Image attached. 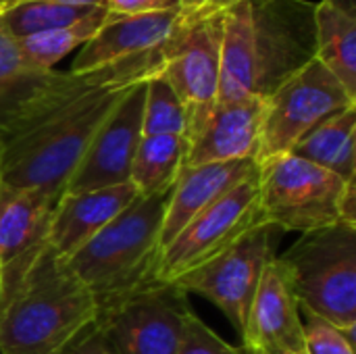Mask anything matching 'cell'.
<instances>
[{
    "instance_id": "1",
    "label": "cell",
    "mask_w": 356,
    "mask_h": 354,
    "mask_svg": "<svg viewBox=\"0 0 356 354\" xmlns=\"http://www.w3.org/2000/svg\"><path fill=\"white\" fill-rule=\"evenodd\" d=\"M161 71L163 50L86 75L56 71L19 119L0 134V179L60 198L92 138L123 96Z\"/></svg>"
},
{
    "instance_id": "2",
    "label": "cell",
    "mask_w": 356,
    "mask_h": 354,
    "mask_svg": "<svg viewBox=\"0 0 356 354\" xmlns=\"http://www.w3.org/2000/svg\"><path fill=\"white\" fill-rule=\"evenodd\" d=\"M94 319V294L46 246L0 298V354H63Z\"/></svg>"
},
{
    "instance_id": "3",
    "label": "cell",
    "mask_w": 356,
    "mask_h": 354,
    "mask_svg": "<svg viewBox=\"0 0 356 354\" xmlns=\"http://www.w3.org/2000/svg\"><path fill=\"white\" fill-rule=\"evenodd\" d=\"M169 194L138 196L71 259L69 269L96 300L154 280L159 238Z\"/></svg>"
},
{
    "instance_id": "4",
    "label": "cell",
    "mask_w": 356,
    "mask_h": 354,
    "mask_svg": "<svg viewBox=\"0 0 356 354\" xmlns=\"http://www.w3.org/2000/svg\"><path fill=\"white\" fill-rule=\"evenodd\" d=\"M275 259L300 309L355 334L356 227L336 223L307 232Z\"/></svg>"
},
{
    "instance_id": "5",
    "label": "cell",
    "mask_w": 356,
    "mask_h": 354,
    "mask_svg": "<svg viewBox=\"0 0 356 354\" xmlns=\"http://www.w3.org/2000/svg\"><path fill=\"white\" fill-rule=\"evenodd\" d=\"M192 315L184 290L148 280L96 300L92 325L115 354H175Z\"/></svg>"
},
{
    "instance_id": "6",
    "label": "cell",
    "mask_w": 356,
    "mask_h": 354,
    "mask_svg": "<svg viewBox=\"0 0 356 354\" xmlns=\"http://www.w3.org/2000/svg\"><path fill=\"white\" fill-rule=\"evenodd\" d=\"M348 182L292 152L263 159L257 163L261 221L300 234L336 225Z\"/></svg>"
},
{
    "instance_id": "7",
    "label": "cell",
    "mask_w": 356,
    "mask_h": 354,
    "mask_svg": "<svg viewBox=\"0 0 356 354\" xmlns=\"http://www.w3.org/2000/svg\"><path fill=\"white\" fill-rule=\"evenodd\" d=\"M223 6H184L163 46V77L186 108V138L209 119L219 98V48Z\"/></svg>"
},
{
    "instance_id": "8",
    "label": "cell",
    "mask_w": 356,
    "mask_h": 354,
    "mask_svg": "<svg viewBox=\"0 0 356 354\" xmlns=\"http://www.w3.org/2000/svg\"><path fill=\"white\" fill-rule=\"evenodd\" d=\"M355 104L356 98L313 58L265 98L257 163L292 152L311 129Z\"/></svg>"
},
{
    "instance_id": "9",
    "label": "cell",
    "mask_w": 356,
    "mask_h": 354,
    "mask_svg": "<svg viewBox=\"0 0 356 354\" xmlns=\"http://www.w3.org/2000/svg\"><path fill=\"white\" fill-rule=\"evenodd\" d=\"M259 223L263 221L259 215V184L254 171L188 223L159 252L154 280L173 284L227 250Z\"/></svg>"
},
{
    "instance_id": "10",
    "label": "cell",
    "mask_w": 356,
    "mask_h": 354,
    "mask_svg": "<svg viewBox=\"0 0 356 354\" xmlns=\"http://www.w3.org/2000/svg\"><path fill=\"white\" fill-rule=\"evenodd\" d=\"M273 230L267 223L254 225L227 250L173 284L186 294H198L213 303L242 336L263 269L275 257Z\"/></svg>"
},
{
    "instance_id": "11",
    "label": "cell",
    "mask_w": 356,
    "mask_h": 354,
    "mask_svg": "<svg viewBox=\"0 0 356 354\" xmlns=\"http://www.w3.org/2000/svg\"><path fill=\"white\" fill-rule=\"evenodd\" d=\"M259 96L267 98L282 81L315 58V2L250 0Z\"/></svg>"
},
{
    "instance_id": "12",
    "label": "cell",
    "mask_w": 356,
    "mask_h": 354,
    "mask_svg": "<svg viewBox=\"0 0 356 354\" xmlns=\"http://www.w3.org/2000/svg\"><path fill=\"white\" fill-rule=\"evenodd\" d=\"M144 90L146 81L134 86L123 96V100L92 138L63 194L90 192L129 182L131 163L142 140Z\"/></svg>"
},
{
    "instance_id": "13",
    "label": "cell",
    "mask_w": 356,
    "mask_h": 354,
    "mask_svg": "<svg viewBox=\"0 0 356 354\" xmlns=\"http://www.w3.org/2000/svg\"><path fill=\"white\" fill-rule=\"evenodd\" d=\"M58 198L40 188L0 179V298L48 246V225Z\"/></svg>"
},
{
    "instance_id": "14",
    "label": "cell",
    "mask_w": 356,
    "mask_h": 354,
    "mask_svg": "<svg viewBox=\"0 0 356 354\" xmlns=\"http://www.w3.org/2000/svg\"><path fill=\"white\" fill-rule=\"evenodd\" d=\"M181 15L184 6L167 13L134 17H117L108 13V19L100 31L79 48L69 71L75 75H86L111 65L159 54L175 31Z\"/></svg>"
},
{
    "instance_id": "15",
    "label": "cell",
    "mask_w": 356,
    "mask_h": 354,
    "mask_svg": "<svg viewBox=\"0 0 356 354\" xmlns=\"http://www.w3.org/2000/svg\"><path fill=\"white\" fill-rule=\"evenodd\" d=\"M242 340V346L246 348H284L305 354L300 305L275 257L263 269L257 294L246 317Z\"/></svg>"
},
{
    "instance_id": "16",
    "label": "cell",
    "mask_w": 356,
    "mask_h": 354,
    "mask_svg": "<svg viewBox=\"0 0 356 354\" xmlns=\"http://www.w3.org/2000/svg\"><path fill=\"white\" fill-rule=\"evenodd\" d=\"M138 196L131 182L90 192L60 194L48 225V246L63 261L71 259Z\"/></svg>"
},
{
    "instance_id": "17",
    "label": "cell",
    "mask_w": 356,
    "mask_h": 354,
    "mask_svg": "<svg viewBox=\"0 0 356 354\" xmlns=\"http://www.w3.org/2000/svg\"><path fill=\"white\" fill-rule=\"evenodd\" d=\"M263 106V98L217 104L202 127L186 138L188 152L184 167L246 159L257 161Z\"/></svg>"
},
{
    "instance_id": "18",
    "label": "cell",
    "mask_w": 356,
    "mask_h": 354,
    "mask_svg": "<svg viewBox=\"0 0 356 354\" xmlns=\"http://www.w3.org/2000/svg\"><path fill=\"white\" fill-rule=\"evenodd\" d=\"M254 171L257 161L252 159L184 167L167 198L159 248L163 250L188 223Z\"/></svg>"
},
{
    "instance_id": "19",
    "label": "cell",
    "mask_w": 356,
    "mask_h": 354,
    "mask_svg": "<svg viewBox=\"0 0 356 354\" xmlns=\"http://www.w3.org/2000/svg\"><path fill=\"white\" fill-rule=\"evenodd\" d=\"M250 98H261L252 10H250V0H232L221 8L217 104L242 102Z\"/></svg>"
},
{
    "instance_id": "20",
    "label": "cell",
    "mask_w": 356,
    "mask_h": 354,
    "mask_svg": "<svg viewBox=\"0 0 356 354\" xmlns=\"http://www.w3.org/2000/svg\"><path fill=\"white\" fill-rule=\"evenodd\" d=\"M292 154L323 167L346 182L356 179V104L311 129L294 146Z\"/></svg>"
},
{
    "instance_id": "21",
    "label": "cell",
    "mask_w": 356,
    "mask_h": 354,
    "mask_svg": "<svg viewBox=\"0 0 356 354\" xmlns=\"http://www.w3.org/2000/svg\"><path fill=\"white\" fill-rule=\"evenodd\" d=\"M315 58L356 98V17L327 2L315 4Z\"/></svg>"
},
{
    "instance_id": "22",
    "label": "cell",
    "mask_w": 356,
    "mask_h": 354,
    "mask_svg": "<svg viewBox=\"0 0 356 354\" xmlns=\"http://www.w3.org/2000/svg\"><path fill=\"white\" fill-rule=\"evenodd\" d=\"M54 71L31 67L17 40L0 25V134L19 119L31 100L50 83Z\"/></svg>"
},
{
    "instance_id": "23",
    "label": "cell",
    "mask_w": 356,
    "mask_h": 354,
    "mask_svg": "<svg viewBox=\"0 0 356 354\" xmlns=\"http://www.w3.org/2000/svg\"><path fill=\"white\" fill-rule=\"evenodd\" d=\"M188 140L184 136H146L136 150L129 182L140 196L169 194L186 165Z\"/></svg>"
},
{
    "instance_id": "24",
    "label": "cell",
    "mask_w": 356,
    "mask_h": 354,
    "mask_svg": "<svg viewBox=\"0 0 356 354\" xmlns=\"http://www.w3.org/2000/svg\"><path fill=\"white\" fill-rule=\"evenodd\" d=\"M106 19H108L106 6H98L71 25L17 40V44H19L23 58L31 67L40 71H54L56 63H60L75 48H81L83 44H88L100 31Z\"/></svg>"
},
{
    "instance_id": "25",
    "label": "cell",
    "mask_w": 356,
    "mask_h": 354,
    "mask_svg": "<svg viewBox=\"0 0 356 354\" xmlns=\"http://www.w3.org/2000/svg\"><path fill=\"white\" fill-rule=\"evenodd\" d=\"M186 108L163 73L146 81L142 138L146 136H184L186 138Z\"/></svg>"
},
{
    "instance_id": "26",
    "label": "cell",
    "mask_w": 356,
    "mask_h": 354,
    "mask_svg": "<svg viewBox=\"0 0 356 354\" xmlns=\"http://www.w3.org/2000/svg\"><path fill=\"white\" fill-rule=\"evenodd\" d=\"M90 10L92 8H75V6H63V4H52V2H42V0H27L8 8L2 15L0 25L15 40H23L35 33L71 25L83 15H88Z\"/></svg>"
},
{
    "instance_id": "27",
    "label": "cell",
    "mask_w": 356,
    "mask_h": 354,
    "mask_svg": "<svg viewBox=\"0 0 356 354\" xmlns=\"http://www.w3.org/2000/svg\"><path fill=\"white\" fill-rule=\"evenodd\" d=\"M305 354H355V334L336 328L323 317L300 309Z\"/></svg>"
},
{
    "instance_id": "28",
    "label": "cell",
    "mask_w": 356,
    "mask_h": 354,
    "mask_svg": "<svg viewBox=\"0 0 356 354\" xmlns=\"http://www.w3.org/2000/svg\"><path fill=\"white\" fill-rule=\"evenodd\" d=\"M240 348L221 340L202 319L196 315L190 317L188 328L184 332L181 344L175 354H238Z\"/></svg>"
},
{
    "instance_id": "29",
    "label": "cell",
    "mask_w": 356,
    "mask_h": 354,
    "mask_svg": "<svg viewBox=\"0 0 356 354\" xmlns=\"http://www.w3.org/2000/svg\"><path fill=\"white\" fill-rule=\"evenodd\" d=\"M104 6L111 15L134 17V15H152L167 13L184 6V0H104Z\"/></svg>"
},
{
    "instance_id": "30",
    "label": "cell",
    "mask_w": 356,
    "mask_h": 354,
    "mask_svg": "<svg viewBox=\"0 0 356 354\" xmlns=\"http://www.w3.org/2000/svg\"><path fill=\"white\" fill-rule=\"evenodd\" d=\"M63 354H115L108 344L102 340V336L96 332L94 325H90Z\"/></svg>"
},
{
    "instance_id": "31",
    "label": "cell",
    "mask_w": 356,
    "mask_h": 354,
    "mask_svg": "<svg viewBox=\"0 0 356 354\" xmlns=\"http://www.w3.org/2000/svg\"><path fill=\"white\" fill-rule=\"evenodd\" d=\"M42 2H52V4H63V6H75V8H98V6H104V0H42Z\"/></svg>"
},
{
    "instance_id": "32",
    "label": "cell",
    "mask_w": 356,
    "mask_h": 354,
    "mask_svg": "<svg viewBox=\"0 0 356 354\" xmlns=\"http://www.w3.org/2000/svg\"><path fill=\"white\" fill-rule=\"evenodd\" d=\"M323 2H327V4H332V6L344 10L346 15L356 17V0H323Z\"/></svg>"
},
{
    "instance_id": "33",
    "label": "cell",
    "mask_w": 356,
    "mask_h": 354,
    "mask_svg": "<svg viewBox=\"0 0 356 354\" xmlns=\"http://www.w3.org/2000/svg\"><path fill=\"white\" fill-rule=\"evenodd\" d=\"M232 0H184V6H223Z\"/></svg>"
},
{
    "instance_id": "34",
    "label": "cell",
    "mask_w": 356,
    "mask_h": 354,
    "mask_svg": "<svg viewBox=\"0 0 356 354\" xmlns=\"http://www.w3.org/2000/svg\"><path fill=\"white\" fill-rule=\"evenodd\" d=\"M21 2H27V0H0V10L6 13L8 8L17 6V4H21Z\"/></svg>"
},
{
    "instance_id": "35",
    "label": "cell",
    "mask_w": 356,
    "mask_h": 354,
    "mask_svg": "<svg viewBox=\"0 0 356 354\" xmlns=\"http://www.w3.org/2000/svg\"><path fill=\"white\" fill-rule=\"evenodd\" d=\"M238 354H269L267 351H261V348H246V346H240V353Z\"/></svg>"
},
{
    "instance_id": "36",
    "label": "cell",
    "mask_w": 356,
    "mask_h": 354,
    "mask_svg": "<svg viewBox=\"0 0 356 354\" xmlns=\"http://www.w3.org/2000/svg\"><path fill=\"white\" fill-rule=\"evenodd\" d=\"M269 354H298V353H292V351H284V348H273V351H267Z\"/></svg>"
},
{
    "instance_id": "37",
    "label": "cell",
    "mask_w": 356,
    "mask_h": 354,
    "mask_svg": "<svg viewBox=\"0 0 356 354\" xmlns=\"http://www.w3.org/2000/svg\"><path fill=\"white\" fill-rule=\"evenodd\" d=\"M0 177H2V142H0Z\"/></svg>"
},
{
    "instance_id": "38",
    "label": "cell",
    "mask_w": 356,
    "mask_h": 354,
    "mask_svg": "<svg viewBox=\"0 0 356 354\" xmlns=\"http://www.w3.org/2000/svg\"><path fill=\"white\" fill-rule=\"evenodd\" d=\"M2 15H4V13H2V10H0V19H2Z\"/></svg>"
}]
</instances>
